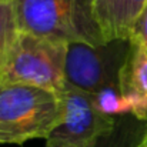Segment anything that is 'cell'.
<instances>
[{
  "instance_id": "6da1fadb",
  "label": "cell",
  "mask_w": 147,
  "mask_h": 147,
  "mask_svg": "<svg viewBox=\"0 0 147 147\" xmlns=\"http://www.w3.org/2000/svg\"><path fill=\"white\" fill-rule=\"evenodd\" d=\"M19 32L63 43H106L94 0H11Z\"/></svg>"
},
{
  "instance_id": "7a4b0ae2",
  "label": "cell",
  "mask_w": 147,
  "mask_h": 147,
  "mask_svg": "<svg viewBox=\"0 0 147 147\" xmlns=\"http://www.w3.org/2000/svg\"><path fill=\"white\" fill-rule=\"evenodd\" d=\"M60 116V94L33 86L0 82V144L47 140Z\"/></svg>"
},
{
  "instance_id": "3957f363",
  "label": "cell",
  "mask_w": 147,
  "mask_h": 147,
  "mask_svg": "<svg viewBox=\"0 0 147 147\" xmlns=\"http://www.w3.org/2000/svg\"><path fill=\"white\" fill-rule=\"evenodd\" d=\"M67 43L19 32L0 67V82L45 89L60 94L66 86Z\"/></svg>"
},
{
  "instance_id": "277c9868",
  "label": "cell",
  "mask_w": 147,
  "mask_h": 147,
  "mask_svg": "<svg viewBox=\"0 0 147 147\" xmlns=\"http://www.w3.org/2000/svg\"><path fill=\"white\" fill-rule=\"evenodd\" d=\"M61 116L46 140L47 147H87L109 136L117 126L116 117L101 113L93 94L66 83L60 93Z\"/></svg>"
},
{
  "instance_id": "5b68a950",
  "label": "cell",
  "mask_w": 147,
  "mask_h": 147,
  "mask_svg": "<svg viewBox=\"0 0 147 147\" xmlns=\"http://www.w3.org/2000/svg\"><path fill=\"white\" fill-rule=\"evenodd\" d=\"M129 50L130 39L106 42L97 46L70 43L64 66L66 83L90 94H96L107 86H119Z\"/></svg>"
},
{
  "instance_id": "8992f818",
  "label": "cell",
  "mask_w": 147,
  "mask_h": 147,
  "mask_svg": "<svg viewBox=\"0 0 147 147\" xmlns=\"http://www.w3.org/2000/svg\"><path fill=\"white\" fill-rule=\"evenodd\" d=\"M119 87L130 107V114L140 121H147V51L131 39Z\"/></svg>"
},
{
  "instance_id": "52a82bcc",
  "label": "cell",
  "mask_w": 147,
  "mask_h": 147,
  "mask_svg": "<svg viewBox=\"0 0 147 147\" xmlns=\"http://www.w3.org/2000/svg\"><path fill=\"white\" fill-rule=\"evenodd\" d=\"M147 0H94V13L106 42L129 40Z\"/></svg>"
},
{
  "instance_id": "ba28073f",
  "label": "cell",
  "mask_w": 147,
  "mask_h": 147,
  "mask_svg": "<svg viewBox=\"0 0 147 147\" xmlns=\"http://www.w3.org/2000/svg\"><path fill=\"white\" fill-rule=\"evenodd\" d=\"M19 27L11 1H0V67L9 56L16 39Z\"/></svg>"
},
{
  "instance_id": "9c48e42d",
  "label": "cell",
  "mask_w": 147,
  "mask_h": 147,
  "mask_svg": "<svg viewBox=\"0 0 147 147\" xmlns=\"http://www.w3.org/2000/svg\"><path fill=\"white\" fill-rule=\"evenodd\" d=\"M97 109L111 117L116 116H126L130 114V107L127 106L126 100L121 96L119 86H107L98 90L96 94H93Z\"/></svg>"
},
{
  "instance_id": "30bf717a",
  "label": "cell",
  "mask_w": 147,
  "mask_h": 147,
  "mask_svg": "<svg viewBox=\"0 0 147 147\" xmlns=\"http://www.w3.org/2000/svg\"><path fill=\"white\" fill-rule=\"evenodd\" d=\"M131 40L137 42L140 46H143V49L147 51V7L146 10L142 13V16L139 17L133 33H131Z\"/></svg>"
},
{
  "instance_id": "8fae6325",
  "label": "cell",
  "mask_w": 147,
  "mask_h": 147,
  "mask_svg": "<svg viewBox=\"0 0 147 147\" xmlns=\"http://www.w3.org/2000/svg\"><path fill=\"white\" fill-rule=\"evenodd\" d=\"M139 134H140V133H139ZM139 134H137L136 139H133V140H131L130 143H127V144H123L121 142L117 143V126H116V129H114L109 136L103 137V139L97 143V146L96 147H133L134 146V143L137 142V139H139Z\"/></svg>"
},
{
  "instance_id": "7c38bea8",
  "label": "cell",
  "mask_w": 147,
  "mask_h": 147,
  "mask_svg": "<svg viewBox=\"0 0 147 147\" xmlns=\"http://www.w3.org/2000/svg\"><path fill=\"white\" fill-rule=\"evenodd\" d=\"M136 147H147V121H146V126L140 130L139 140L136 143Z\"/></svg>"
},
{
  "instance_id": "4fadbf2b",
  "label": "cell",
  "mask_w": 147,
  "mask_h": 147,
  "mask_svg": "<svg viewBox=\"0 0 147 147\" xmlns=\"http://www.w3.org/2000/svg\"><path fill=\"white\" fill-rule=\"evenodd\" d=\"M0 1H11V0H0Z\"/></svg>"
},
{
  "instance_id": "5bb4252c",
  "label": "cell",
  "mask_w": 147,
  "mask_h": 147,
  "mask_svg": "<svg viewBox=\"0 0 147 147\" xmlns=\"http://www.w3.org/2000/svg\"><path fill=\"white\" fill-rule=\"evenodd\" d=\"M45 147H47V146H45ZM87 147H96V146H87Z\"/></svg>"
},
{
  "instance_id": "9a60e30c",
  "label": "cell",
  "mask_w": 147,
  "mask_h": 147,
  "mask_svg": "<svg viewBox=\"0 0 147 147\" xmlns=\"http://www.w3.org/2000/svg\"><path fill=\"white\" fill-rule=\"evenodd\" d=\"M137 140H139V139H137ZM136 143H137V142H136ZM136 143H134V146H133V147H136Z\"/></svg>"
}]
</instances>
